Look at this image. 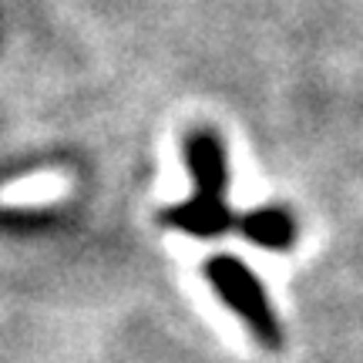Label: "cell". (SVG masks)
<instances>
[{
    "label": "cell",
    "mask_w": 363,
    "mask_h": 363,
    "mask_svg": "<svg viewBox=\"0 0 363 363\" xmlns=\"http://www.w3.org/2000/svg\"><path fill=\"white\" fill-rule=\"evenodd\" d=\"M206 279L212 283V289L219 293V299L229 310L246 323V330L252 333V340L266 347V350H283L286 330L279 323V316L272 310V299L266 293V286L256 272L249 269L242 259L235 256H212L206 262Z\"/></svg>",
    "instance_id": "6da1fadb"
},
{
    "label": "cell",
    "mask_w": 363,
    "mask_h": 363,
    "mask_svg": "<svg viewBox=\"0 0 363 363\" xmlns=\"http://www.w3.org/2000/svg\"><path fill=\"white\" fill-rule=\"evenodd\" d=\"M162 222L169 229H179L185 235H195V239H216V235H225L233 229L235 212L229 208L225 199H212V195H192L179 206H169L162 212Z\"/></svg>",
    "instance_id": "3957f363"
},
{
    "label": "cell",
    "mask_w": 363,
    "mask_h": 363,
    "mask_svg": "<svg viewBox=\"0 0 363 363\" xmlns=\"http://www.w3.org/2000/svg\"><path fill=\"white\" fill-rule=\"evenodd\" d=\"M185 165L192 172L195 195L225 199L229 192V158L225 145L212 128H195L185 138Z\"/></svg>",
    "instance_id": "7a4b0ae2"
},
{
    "label": "cell",
    "mask_w": 363,
    "mask_h": 363,
    "mask_svg": "<svg viewBox=\"0 0 363 363\" xmlns=\"http://www.w3.org/2000/svg\"><path fill=\"white\" fill-rule=\"evenodd\" d=\"M235 229L246 235L249 242H256V246H262V249H272V252L293 249V242H296V219H293V212L283 206L252 208L246 216H239Z\"/></svg>",
    "instance_id": "277c9868"
}]
</instances>
